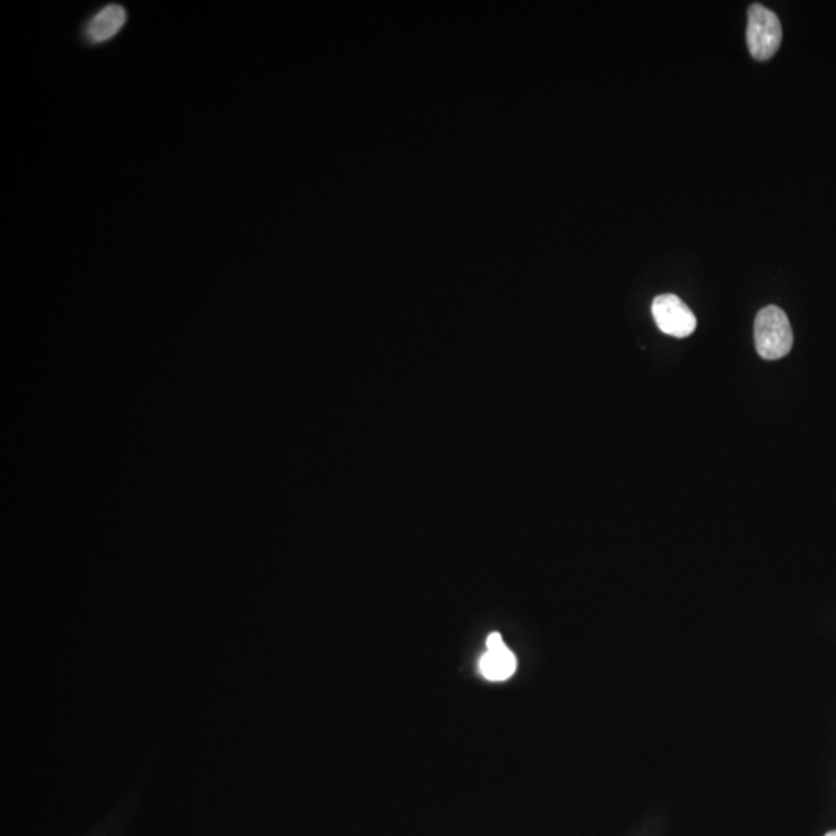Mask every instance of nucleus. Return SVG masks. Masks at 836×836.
Listing matches in <instances>:
<instances>
[{
    "label": "nucleus",
    "instance_id": "nucleus-3",
    "mask_svg": "<svg viewBox=\"0 0 836 836\" xmlns=\"http://www.w3.org/2000/svg\"><path fill=\"white\" fill-rule=\"evenodd\" d=\"M652 315H654L658 329L674 338H686V336L693 335L697 327L696 315L679 296L671 295V293L654 299Z\"/></svg>",
    "mask_w": 836,
    "mask_h": 836
},
{
    "label": "nucleus",
    "instance_id": "nucleus-2",
    "mask_svg": "<svg viewBox=\"0 0 836 836\" xmlns=\"http://www.w3.org/2000/svg\"><path fill=\"white\" fill-rule=\"evenodd\" d=\"M782 25L773 11L753 4L748 10L747 44L751 56L758 61L773 58L781 47Z\"/></svg>",
    "mask_w": 836,
    "mask_h": 836
},
{
    "label": "nucleus",
    "instance_id": "nucleus-1",
    "mask_svg": "<svg viewBox=\"0 0 836 836\" xmlns=\"http://www.w3.org/2000/svg\"><path fill=\"white\" fill-rule=\"evenodd\" d=\"M756 349L764 360L773 361L789 355L793 347V330L784 310L767 305L754 321Z\"/></svg>",
    "mask_w": 836,
    "mask_h": 836
},
{
    "label": "nucleus",
    "instance_id": "nucleus-5",
    "mask_svg": "<svg viewBox=\"0 0 836 836\" xmlns=\"http://www.w3.org/2000/svg\"><path fill=\"white\" fill-rule=\"evenodd\" d=\"M479 668L485 679L491 682H502V680L510 679L511 675L516 672L518 660L504 645L501 648L487 649V652L480 658Z\"/></svg>",
    "mask_w": 836,
    "mask_h": 836
},
{
    "label": "nucleus",
    "instance_id": "nucleus-4",
    "mask_svg": "<svg viewBox=\"0 0 836 836\" xmlns=\"http://www.w3.org/2000/svg\"><path fill=\"white\" fill-rule=\"evenodd\" d=\"M127 21V11L118 4L106 5L86 25V38L93 44L109 41L118 35Z\"/></svg>",
    "mask_w": 836,
    "mask_h": 836
},
{
    "label": "nucleus",
    "instance_id": "nucleus-6",
    "mask_svg": "<svg viewBox=\"0 0 836 836\" xmlns=\"http://www.w3.org/2000/svg\"><path fill=\"white\" fill-rule=\"evenodd\" d=\"M826 836H836V830H832V832L826 833Z\"/></svg>",
    "mask_w": 836,
    "mask_h": 836
}]
</instances>
